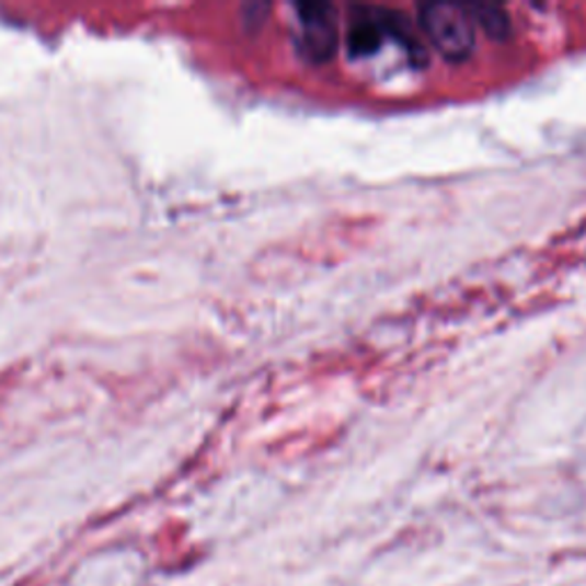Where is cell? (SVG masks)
<instances>
[{"label":"cell","instance_id":"6da1fadb","mask_svg":"<svg viewBox=\"0 0 586 586\" xmlns=\"http://www.w3.org/2000/svg\"><path fill=\"white\" fill-rule=\"evenodd\" d=\"M420 28L426 39L451 62H463L476 46V23L466 5L424 3L420 5Z\"/></svg>","mask_w":586,"mask_h":586},{"label":"cell","instance_id":"7a4b0ae2","mask_svg":"<svg viewBox=\"0 0 586 586\" xmlns=\"http://www.w3.org/2000/svg\"><path fill=\"white\" fill-rule=\"evenodd\" d=\"M300 21V50L305 58L314 62H325L335 56L340 44L337 19L330 5H298Z\"/></svg>","mask_w":586,"mask_h":586},{"label":"cell","instance_id":"3957f363","mask_svg":"<svg viewBox=\"0 0 586 586\" xmlns=\"http://www.w3.org/2000/svg\"><path fill=\"white\" fill-rule=\"evenodd\" d=\"M386 37H390V31L386 25L383 12L371 10L369 14L355 16L353 23H351V28H348V35H346L348 54L353 58L374 56L376 50L383 46Z\"/></svg>","mask_w":586,"mask_h":586},{"label":"cell","instance_id":"277c9868","mask_svg":"<svg viewBox=\"0 0 586 586\" xmlns=\"http://www.w3.org/2000/svg\"><path fill=\"white\" fill-rule=\"evenodd\" d=\"M470 14L474 19V23H481V28L486 31L491 37L502 39L508 33V16L502 8L495 5H476L470 8Z\"/></svg>","mask_w":586,"mask_h":586}]
</instances>
